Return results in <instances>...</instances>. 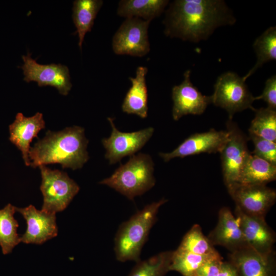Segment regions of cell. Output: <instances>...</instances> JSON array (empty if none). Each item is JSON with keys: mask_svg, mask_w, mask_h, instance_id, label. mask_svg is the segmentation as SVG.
<instances>
[{"mask_svg": "<svg viewBox=\"0 0 276 276\" xmlns=\"http://www.w3.org/2000/svg\"><path fill=\"white\" fill-rule=\"evenodd\" d=\"M88 143L84 129L80 126L66 127L57 132L49 130L30 148V166L59 164L62 168L81 169L89 159Z\"/></svg>", "mask_w": 276, "mask_h": 276, "instance_id": "7a4b0ae2", "label": "cell"}, {"mask_svg": "<svg viewBox=\"0 0 276 276\" xmlns=\"http://www.w3.org/2000/svg\"><path fill=\"white\" fill-rule=\"evenodd\" d=\"M227 189L236 203V207L252 216L265 218L266 214L276 200L275 191L266 185L236 183Z\"/></svg>", "mask_w": 276, "mask_h": 276, "instance_id": "9c48e42d", "label": "cell"}, {"mask_svg": "<svg viewBox=\"0 0 276 276\" xmlns=\"http://www.w3.org/2000/svg\"><path fill=\"white\" fill-rule=\"evenodd\" d=\"M222 262L220 254L210 259L197 269L194 276H217Z\"/></svg>", "mask_w": 276, "mask_h": 276, "instance_id": "4dcf8cb0", "label": "cell"}, {"mask_svg": "<svg viewBox=\"0 0 276 276\" xmlns=\"http://www.w3.org/2000/svg\"><path fill=\"white\" fill-rule=\"evenodd\" d=\"M41 176L40 191L43 196L41 210L56 214L64 210L80 190L78 185L66 172L39 167Z\"/></svg>", "mask_w": 276, "mask_h": 276, "instance_id": "5b68a950", "label": "cell"}, {"mask_svg": "<svg viewBox=\"0 0 276 276\" xmlns=\"http://www.w3.org/2000/svg\"><path fill=\"white\" fill-rule=\"evenodd\" d=\"M168 3L167 0H122L119 3L117 14L151 21L163 13Z\"/></svg>", "mask_w": 276, "mask_h": 276, "instance_id": "44dd1931", "label": "cell"}, {"mask_svg": "<svg viewBox=\"0 0 276 276\" xmlns=\"http://www.w3.org/2000/svg\"><path fill=\"white\" fill-rule=\"evenodd\" d=\"M173 251L161 252L136 262L128 276H164L170 271Z\"/></svg>", "mask_w": 276, "mask_h": 276, "instance_id": "484cf974", "label": "cell"}, {"mask_svg": "<svg viewBox=\"0 0 276 276\" xmlns=\"http://www.w3.org/2000/svg\"><path fill=\"white\" fill-rule=\"evenodd\" d=\"M107 119L112 131L109 137L102 139V143L106 150L105 157L111 165L140 150L150 139L154 131L153 127H149L139 131L123 132L116 128L112 118Z\"/></svg>", "mask_w": 276, "mask_h": 276, "instance_id": "30bf717a", "label": "cell"}, {"mask_svg": "<svg viewBox=\"0 0 276 276\" xmlns=\"http://www.w3.org/2000/svg\"><path fill=\"white\" fill-rule=\"evenodd\" d=\"M276 179V165L250 153L241 171L238 183L266 185Z\"/></svg>", "mask_w": 276, "mask_h": 276, "instance_id": "ffe728a7", "label": "cell"}, {"mask_svg": "<svg viewBox=\"0 0 276 276\" xmlns=\"http://www.w3.org/2000/svg\"><path fill=\"white\" fill-rule=\"evenodd\" d=\"M253 48L256 53L257 61L246 75L244 80L252 75L263 64L276 59V27H271L265 31L255 41Z\"/></svg>", "mask_w": 276, "mask_h": 276, "instance_id": "cb8c5ba5", "label": "cell"}, {"mask_svg": "<svg viewBox=\"0 0 276 276\" xmlns=\"http://www.w3.org/2000/svg\"><path fill=\"white\" fill-rule=\"evenodd\" d=\"M255 111V118L248 129L249 135L275 142L276 110L262 107Z\"/></svg>", "mask_w": 276, "mask_h": 276, "instance_id": "4316f807", "label": "cell"}, {"mask_svg": "<svg viewBox=\"0 0 276 276\" xmlns=\"http://www.w3.org/2000/svg\"><path fill=\"white\" fill-rule=\"evenodd\" d=\"M235 213L239 220L244 238L250 247L261 254H269L274 251L275 235L265 218L247 215L236 207Z\"/></svg>", "mask_w": 276, "mask_h": 276, "instance_id": "2e32d148", "label": "cell"}, {"mask_svg": "<svg viewBox=\"0 0 276 276\" xmlns=\"http://www.w3.org/2000/svg\"><path fill=\"white\" fill-rule=\"evenodd\" d=\"M24 80L35 81L39 86H51L59 93L66 96L72 87L68 68L65 65L55 63L40 64L31 57L28 52L22 55Z\"/></svg>", "mask_w": 276, "mask_h": 276, "instance_id": "8fae6325", "label": "cell"}, {"mask_svg": "<svg viewBox=\"0 0 276 276\" xmlns=\"http://www.w3.org/2000/svg\"><path fill=\"white\" fill-rule=\"evenodd\" d=\"M179 249L200 255H210L218 252L205 237L198 224H194L183 237Z\"/></svg>", "mask_w": 276, "mask_h": 276, "instance_id": "83f0119b", "label": "cell"}, {"mask_svg": "<svg viewBox=\"0 0 276 276\" xmlns=\"http://www.w3.org/2000/svg\"><path fill=\"white\" fill-rule=\"evenodd\" d=\"M103 3L102 0H75L73 2L72 18L77 29L80 49L85 34L91 30Z\"/></svg>", "mask_w": 276, "mask_h": 276, "instance_id": "7402d4cb", "label": "cell"}, {"mask_svg": "<svg viewBox=\"0 0 276 276\" xmlns=\"http://www.w3.org/2000/svg\"><path fill=\"white\" fill-rule=\"evenodd\" d=\"M217 276H238L233 265L228 261H223Z\"/></svg>", "mask_w": 276, "mask_h": 276, "instance_id": "1f68e13d", "label": "cell"}, {"mask_svg": "<svg viewBox=\"0 0 276 276\" xmlns=\"http://www.w3.org/2000/svg\"><path fill=\"white\" fill-rule=\"evenodd\" d=\"M150 21L126 18L114 34L112 42L117 55L142 57L150 51L148 29Z\"/></svg>", "mask_w": 276, "mask_h": 276, "instance_id": "ba28073f", "label": "cell"}, {"mask_svg": "<svg viewBox=\"0 0 276 276\" xmlns=\"http://www.w3.org/2000/svg\"><path fill=\"white\" fill-rule=\"evenodd\" d=\"M148 69L137 67L134 77H130L131 86L124 99L122 109L127 114H133L145 119L148 116V91L146 76Z\"/></svg>", "mask_w": 276, "mask_h": 276, "instance_id": "d6986e66", "label": "cell"}, {"mask_svg": "<svg viewBox=\"0 0 276 276\" xmlns=\"http://www.w3.org/2000/svg\"><path fill=\"white\" fill-rule=\"evenodd\" d=\"M208 238L213 246H224L231 252L248 245L238 218L234 216L230 209L226 207L220 210L217 224Z\"/></svg>", "mask_w": 276, "mask_h": 276, "instance_id": "e0dca14e", "label": "cell"}, {"mask_svg": "<svg viewBox=\"0 0 276 276\" xmlns=\"http://www.w3.org/2000/svg\"><path fill=\"white\" fill-rule=\"evenodd\" d=\"M211 96L212 103L225 109L229 120H232L237 112L256 109L252 105L255 97L249 91L243 78L234 72L224 73L217 78Z\"/></svg>", "mask_w": 276, "mask_h": 276, "instance_id": "8992f818", "label": "cell"}, {"mask_svg": "<svg viewBox=\"0 0 276 276\" xmlns=\"http://www.w3.org/2000/svg\"><path fill=\"white\" fill-rule=\"evenodd\" d=\"M16 207L8 203L0 209V246L2 253L7 255L20 242L17 229L19 224L14 215Z\"/></svg>", "mask_w": 276, "mask_h": 276, "instance_id": "603a6c76", "label": "cell"}, {"mask_svg": "<svg viewBox=\"0 0 276 276\" xmlns=\"http://www.w3.org/2000/svg\"><path fill=\"white\" fill-rule=\"evenodd\" d=\"M191 71H186L183 81L172 90L173 102L172 117L178 121L188 114L200 115L212 103L211 96L203 95L194 86L190 80Z\"/></svg>", "mask_w": 276, "mask_h": 276, "instance_id": "5bb4252c", "label": "cell"}, {"mask_svg": "<svg viewBox=\"0 0 276 276\" xmlns=\"http://www.w3.org/2000/svg\"><path fill=\"white\" fill-rule=\"evenodd\" d=\"M16 211L23 216L27 225L26 231L20 237V242L41 244L57 236L56 214L38 210L32 205L23 208L16 207Z\"/></svg>", "mask_w": 276, "mask_h": 276, "instance_id": "9a60e30c", "label": "cell"}, {"mask_svg": "<svg viewBox=\"0 0 276 276\" xmlns=\"http://www.w3.org/2000/svg\"><path fill=\"white\" fill-rule=\"evenodd\" d=\"M228 137L220 153L222 174L226 187L237 183L241 171L249 154L248 139L237 125L228 120L226 123Z\"/></svg>", "mask_w": 276, "mask_h": 276, "instance_id": "52a82bcc", "label": "cell"}, {"mask_svg": "<svg viewBox=\"0 0 276 276\" xmlns=\"http://www.w3.org/2000/svg\"><path fill=\"white\" fill-rule=\"evenodd\" d=\"M219 255H200L177 248L173 251L170 271H175L182 276H194L197 269L210 259Z\"/></svg>", "mask_w": 276, "mask_h": 276, "instance_id": "d4e9b609", "label": "cell"}, {"mask_svg": "<svg viewBox=\"0 0 276 276\" xmlns=\"http://www.w3.org/2000/svg\"><path fill=\"white\" fill-rule=\"evenodd\" d=\"M154 166L150 155L142 153L134 154L99 183L106 185L133 200L135 197L143 195L154 186Z\"/></svg>", "mask_w": 276, "mask_h": 276, "instance_id": "277c9868", "label": "cell"}, {"mask_svg": "<svg viewBox=\"0 0 276 276\" xmlns=\"http://www.w3.org/2000/svg\"><path fill=\"white\" fill-rule=\"evenodd\" d=\"M235 21L224 1L176 0L170 5L164 24L167 36L198 42L208 39L217 28Z\"/></svg>", "mask_w": 276, "mask_h": 276, "instance_id": "6da1fadb", "label": "cell"}, {"mask_svg": "<svg viewBox=\"0 0 276 276\" xmlns=\"http://www.w3.org/2000/svg\"><path fill=\"white\" fill-rule=\"evenodd\" d=\"M228 132L226 130L209 131L196 133L186 139L172 151L159 153V155L165 162L176 158L199 154L202 153L220 152L227 140Z\"/></svg>", "mask_w": 276, "mask_h": 276, "instance_id": "7c38bea8", "label": "cell"}, {"mask_svg": "<svg viewBox=\"0 0 276 276\" xmlns=\"http://www.w3.org/2000/svg\"><path fill=\"white\" fill-rule=\"evenodd\" d=\"M262 99L267 104V107L276 110V76L267 79L262 94L255 97V100Z\"/></svg>", "mask_w": 276, "mask_h": 276, "instance_id": "f546056e", "label": "cell"}, {"mask_svg": "<svg viewBox=\"0 0 276 276\" xmlns=\"http://www.w3.org/2000/svg\"><path fill=\"white\" fill-rule=\"evenodd\" d=\"M167 201L163 198L146 205L120 225L114 238L117 260L122 262L140 260L142 249L157 221L158 210Z\"/></svg>", "mask_w": 276, "mask_h": 276, "instance_id": "3957f363", "label": "cell"}, {"mask_svg": "<svg viewBox=\"0 0 276 276\" xmlns=\"http://www.w3.org/2000/svg\"><path fill=\"white\" fill-rule=\"evenodd\" d=\"M254 145L252 154L276 165V142L249 135Z\"/></svg>", "mask_w": 276, "mask_h": 276, "instance_id": "f1b7e54d", "label": "cell"}, {"mask_svg": "<svg viewBox=\"0 0 276 276\" xmlns=\"http://www.w3.org/2000/svg\"><path fill=\"white\" fill-rule=\"evenodd\" d=\"M228 262L238 276H275V251L261 254L248 245L231 252Z\"/></svg>", "mask_w": 276, "mask_h": 276, "instance_id": "4fadbf2b", "label": "cell"}, {"mask_svg": "<svg viewBox=\"0 0 276 276\" xmlns=\"http://www.w3.org/2000/svg\"><path fill=\"white\" fill-rule=\"evenodd\" d=\"M44 128L45 122L40 112L30 117L24 116L22 113H17L15 120L9 125V140L21 151L27 166L30 165L29 157L30 143Z\"/></svg>", "mask_w": 276, "mask_h": 276, "instance_id": "ac0fdd59", "label": "cell"}]
</instances>
